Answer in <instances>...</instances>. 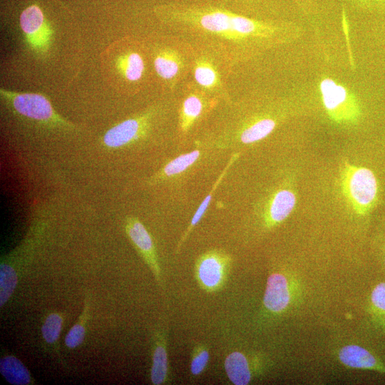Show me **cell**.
Returning a JSON list of instances; mask_svg holds the SVG:
<instances>
[{
  "label": "cell",
  "instance_id": "obj_1",
  "mask_svg": "<svg viewBox=\"0 0 385 385\" xmlns=\"http://www.w3.org/2000/svg\"><path fill=\"white\" fill-rule=\"evenodd\" d=\"M170 19L237 42H260L277 36L278 26L213 7H171Z\"/></svg>",
  "mask_w": 385,
  "mask_h": 385
},
{
  "label": "cell",
  "instance_id": "obj_11",
  "mask_svg": "<svg viewBox=\"0 0 385 385\" xmlns=\"http://www.w3.org/2000/svg\"><path fill=\"white\" fill-rule=\"evenodd\" d=\"M296 203L294 194L289 190H280L272 197L267 215L268 226H274L284 220Z\"/></svg>",
  "mask_w": 385,
  "mask_h": 385
},
{
  "label": "cell",
  "instance_id": "obj_6",
  "mask_svg": "<svg viewBox=\"0 0 385 385\" xmlns=\"http://www.w3.org/2000/svg\"><path fill=\"white\" fill-rule=\"evenodd\" d=\"M292 298V288L287 277L280 273L271 274L267 280L263 297V306L271 314H279L289 306Z\"/></svg>",
  "mask_w": 385,
  "mask_h": 385
},
{
  "label": "cell",
  "instance_id": "obj_15",
  "mask_svg": "<svg viewBox=\"0 0 385 385\" xmlns=\"http://www.w3.org/2000/svg\"><path fill=\"white\" fill-rule=\"evenodd\" d=\"M0 371L10 384L15 385L31 384L29 371L22 362L14 356H6L1 359Z\"/></svg>",
  "mask_w": 385,
  "mask_h": 385
},
{
  "label": "cell",
  "instance_id": "obj_17",
  "mask_svg": "<svg viewBox=\"0 0 385 385\" xmlns=\"http://www.w3.org/2000/svg\"><path fill=\"white\" fill-rule=\"evenodd\" d=\"M238 156H239V154L235 153L231 157V158L230 159V160L227 163L226 166L223 169L222 172L221 173V174L220 175V176L218 177V178L217 179V180L214 183V185H213L212 189L210 190L209 194L205 197V198L202 200V202L200 205L199 207L197 209L196 212H195V214H194V215H193V217H192V218L191 220V222H190L188 227L187 228L186 231L183 234L181 240H180V242H179V243L178 245V247H177V250H176L177 252L180 251V247H181L182 245L183 244V242L186 240V239L188 238V237L189 236L190 232L192 231L194 227L196 226V225H197V223L200 222V220H201V218L202 217V216L205 213V212L207 210V208L210 205V200L212 199V196L213 193L217 190L218 185L220 184L221 181L222 180L223 178L226 175V173H227L228 169L230 168V167L235 161V160L238 158Z\"/></svg>",
  "mask_w": 385,
  "mask_h": 385
},
{
  "label": "cell",
  "instance_id": "obj_8",
  "mask_svg": "<svg viewBox=\"0 0 385 385\" xmlns=\"http://www.w3.org/2000/svg\"><path fill=\"white\" fill-rule=\"evenodd\" d=\"M146 117L127 119L109 129L103 136L104 144L119 148L139 138L146 128Z\"/></svg>",
  "mask_w": 385,
  "mask_h": 385
},
{
  "label": "cell",
  "instance_id": "obj_24",
  "mask_svg": "<svg viewBox=\"0 0 385 385\" xmlns=\"http://www.w3.org/2000/svg\"><path fill=\"white\" fill-rule=\"evenodd\" d=\"M210 361V352L206 345L198 344L194 346L190 365V371L193 376L201 375Z\"/></svg>",
  "mask_w": 385,
  "mask_h": 385
},
{
  "label": "cell",
  "instance_id": "obj_27",
  "mask_svg": "<svg viewBox=\"0 0 385 385\" xmlns=\"http://www.w3.org/2000/svg\"><path fill=\"white\" fill-rule=\"evenodd\" d=\"M361 7H385V0H349Z\"/></svg>",
  "mask_w": 385,
  "mask_h": 385
},
{
  "label": "cell",
  "instance_id": "obj_13",
  "mask_svg": "<svg viewBox=\"0 0 385 385\" xmlns=\"http://www.w3.org/2000/svg\"><path fill=\"white\" fill-rule=\"evenodd\" d=\"M180 55L175 50L160 51L154 59V67L160 77L165 81L175 80L183 68Z\"/></svg>",
  "mask_w": 385,
  "mask_h": 385
},
{
  "label": "cell",
  "instance_id": "obj_21",
  "mask_svg": "<svg viewBox=\"0 0 385 385\" xmlns=\"http://www.w3.org/2000/svg\"><path fill=\"white\" fill-rule=\"evenodd\" d=\"M120 67L126 79L137 81L141 78L145 70V64L141 56L131 52L120 60Z\"/></svg>",
  "mask_w": 385,
  "mask_h": 385
},
{
  "label": "cell",
  "instance_id": "obj_20",
  "mask_svg": "<svg viewBox=\"0 0 385 385\" xmlns=\"http://www.w3.org/2000/svg\"><path fill=\"white\" fill-rule=\"evenodd\" d=\"M194 78L198 85L207 89L215 88L220 83L217 71L206 60L197 61L194 68Z\"/></svg>",
  "mask_w": 385,
  "mask_h": 385
},
{
  "label": "cell",
  "instance_id": "obj_19",
  "mask_svg": "<svg viewBox=\"0 0 385 385\" xmlns=\"http://www.w3.org/2000/svg\"><path fill=\"white\" fill-rule=\"evenodd\" d=\"M203 110L202 98L196 94H190L184 100L181 109L180 125L183 130H188L200 115Z\"/></svg>",
  "mask_w": 385,
  "mask_h": 385
},
{
  "label": "cell",
  "instance_id": "obj_9",
  "mask_svg": "<svg viewBox=\"0 0 385 385\" xmlns=\"http://www.w3.org/2000/svg\"><path fill=\"white\" fill-rule=\"evenodd\" d=\"M339 361L347 367L373 370L385 374V364L366 349L356 344L342 347L338 353Z\"/></svg>",
  "mask_w": 385,
  "mask_h": 385
},
{
  "label": "cell",
  "instance_id": "obj_28",
  "mask_svg": "<svg viewBox=\"0 0 385 385\" xmlns=\"http://www.w3.org/2000/svg\"><path fill=\"white\" fill-rule=\"evenodd\" d=\"M384 264H385V256H384Z\"/></svg>",
  "mask_w": 385,
  "mask_h": 385
},
{
  "label": "cell",
  "instance_id": "obj_26",
  "mask_svg": "<svg viewBox=\"0 0 385 385\" xmlns=\"http://www.w3.org/2000/svg\"><path fill=\"white\" fill-rule=\"evenodd\" d=\"M85 327L81 322L73 325L65 339L66 345L69 348H75L80 345L85 337Z\"/></svg>",
  "mask_w": 385,
  "mask_h": 385
},
{
  "label": "cell",
  "instance_id": "obj_12",
  "mask_svg": "<svg viewBox=\"0 0 385 385\" xmlns=\"http://www.w3.org/2000/svg\"><path fill=\"white\" fill-rule=\"evenodd\" d=\"M166 335L163 332L156 335L150 370V379L154 385L164 384L168 377V358Z\"/></svg>",
  "mask_w": 385,
  "mask_h": 385
},
{
  "label": "cell",
  "instance_id": "obj_4",
  "mask_svg": "<svg viewBox=\"0 0 385 385\" xmlns=\"http://www.w3.org/2000/svg\"><path fill=\"white\" fill-rule=\"evenodd\" d=\"M232 259L220 250H210L197 258L195 277L200 287L207 292L221 289L226 283Z\"/></svg>",
  "mask_w": 385,
  "mask_h": 385
},
{
  "label": "cell",
  "instance_id": "obj_14",
  "mask_svg": "<svg viewBox=\"0 0 385 385\" xmlns=\"http://www.w3.org/2000/svg\"><path fill=\"white\" fill-rule=\"evenodd\" d=\"M20 25L26 37L32 42H41L43 36L44 17L41 9L32 5L24 9L20 16Z\"/></svg>",
  "mask_w": 385,
  "mask_h": 385
},
{
  "label": "cell",
  "instance_id": "obj_23",
  "mask_svg": "<svg viewBox=\"0 0 385 385\" xmlns=\"http://www.w3.org/2000/svg\"><path fill=\"white\" fill-rule=\"evenodd\" d=\"M198 150L182 154L170 160L163 168V175L170 177L183 173L200 157Z\"/></svg>",
  "mask_w": 385,
  "mask_h": 385
},
{
  "label": "cell",
  "instance_id": "obj_7",
  "mask_svg": "<svg viewBox=\"0 0 385 385\" xmlns=\"http://www.w3.org/2000/svg\"><path fill=\"white\" fill-rule=\"evenodd\" d=\"M125 230L156 279L160 282V268L155 246L144 225L136 217H128Z\"/></svg>",
  "mask_w": 385,
  "mask_h": 385
},
{
  "label": "cell",
  "instance_id": "obj_25",
  "mask_svg": "<svg viewBox=\"0 0 385 385\" xmlns=\"http://www.w3.org/2000/svg\"><path fill=\"white\" fill-rule=\"evenodd\" d=\"M62 322V317L56 313L51 314L46 317L41 329L46 342L53 344L56 342L61 330Z\"/></svg>",
  "mask_w": 385,
  "mask_h": 385
},
{
  "label": "cell",
  "instance_id": "obj_5",
  "mask_svg": "<svg viewBox=\"0 0 385 385\" xmlns=\"http://www.w3.org/2000/svg\"><path fill=\"white\" fill-rule=\"evenodd\" d=\"M1 95L11 103L14 110L25 117L46 122L63 121L55 113L49 101L43 95L31 93H17L1 90Z\"/></svg>",
  "mask_w": 385,
  "mask_h": 385
},
{
  "label": "cell",
  "instance_id": "obj_22",
  "mask_svg": "<svg viewBox=\"0 0 385 385\" xmlns=\"http://www.w3.org/2000/svg\"><path fill=\"white\" fill-rule=\"evenodd\" d=\"M17 283L15 270L6 263L1 264L0 268V304H5L12 294Z\"/></svg>",
  "mask_w": 385,
  "mask_h": 385
},
{
  "label": "cell",
  "instance_id": "obj_2",
  "mask_svg": "<svg viewBox=\"0 0 385 385\" xmlns=\"http://www.w3.org/2000/svg\"><path fill=\"white\" fill-rule=\"evenodd\" d=\"M342 191L353 210L359 215L367 213L374 205L378 191L372 171L345 162L341 172Z\"/></svg>",
  "mask_w": 385,
  "mask_h": 385
},
{
  "label": "cell",
  "instance_id": "obj_18",
  "mask_svg": "<svg viewBox=\"0 0 385 385\" xmlns=\"http://www.w3.org/2000/svg\"><path fill=\"white\" fill-rule=\"evenodd\" d=\"M276 126V122L270 118L258 119L246 127L240 134V140L245 144L260 140L270 134Z\"/></svg>",
  "mask_w": 385,
  "mask_h": 385
},
{
  "label": "cell",
  "instance_id": "obj_10",
  "mask_svg": "<svg viewBox=\"0 0 385 385\" xmlns=\"http://www.w3.org/2000/svg\"><path fill=\"white\" fill-rule=\"evenodd\" d=\"M254 363L250 361L245 354L232 351L225 358L224 366L229 380L235 385L248 384L252 377Z\"/></svg>",
  "mask_w": 385,
  "mask_h": 385
},
{
  "label": "cell",
  "instance_id": "obj_3",
  "mask_svg": "<svg viewBox=\"0 0 385 385\" xmlns=\"http://www.w3.org/2000/svg\"><path fill=\"white\" fill-rule=\"evenodd\" d=\"M322 101L329 118L339 123H354L361 115L359 101L345 86L331 78L319 83Z\"/></svg>",
  "mask_w": 385,
  "mask_h": 385
},
{
  "label": "cell",
  "instance_id": "obj_16",
  "mask_svg": "<svg viewBox=\"0 0 385 385\" xmlns=\"http://www.w3.org/2000/svg\"><path fill=\"white\" fill-rule=\"evenodd\" d=\"M369 308L374 327L385 333V282L378 283L372 289Z\"/></svg>",
  "mask_w": 385,
  "mask_h": 385
}]
</instances>
